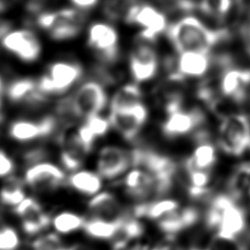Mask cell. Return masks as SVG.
I'll return each mask as SVG.
<instances>
[{
  "instance_id": "d6986e66",
  "label": "cell",
  "mask_w": 250,
  "mask_h": 250,
  "mask_svg": "<svg viewBox=\"0 0 250 250\" xmlns=\"http://www.w3.org/2000/svg\"><path fill=\"white\" fill-rule=\"evenodd\" d=\"M15 212L21 221L23 230L28 234L39 232L50 223V218L40 203L32 197H25L15 207Z\"/></svg>"
},
{
  "instance_id": "30bf717a",
  "label": "cell",
  "mask_w": 250,
  "mask_h": 250,
  "mask_svg": "<svg viewBox=\"0 0 250 250\" xmlns=\"http://www.w3.org/2000/svg\"><path fill=\"white\" fill-rule=\"evenodd\" d=\"M218 66L220 68L218 90L221 96L234 104H243L250 88V68L231 63Z\"/></svg>"
},
{
  "instance_id": "d590c367",
  "label": "cell",
  "mask_w": 250,
  "mask_h": 250,
  "mask_svg": "<svg viewBox=\"0 0 250 250\" xmlns=\"http://www.w3.org/2000/svg\"><path fill=\"white\" fill-rule=\"evenodd\" d=\"M17 0H0V13L6 12L9 10Z\"/></svg>"
},
{
  "instance_id": "9a60e30c",
  "label": "cell",
  "mask_w": 250,
  "mask_h": 250,
  "mask_svg": "<svg viewBox=\"0 0 250 250\" xmlns=\"http://www.w3.org/2000/svg\"><path fill=\"white\" fill-rule=\"evenodd\" d=\"M133 165L131 151L118 146H105L98 153L97 172L107 180H114L123 175Z\"/></svg>"
},
{
  "instance_id": "d4e9b609",
  "label": "cell",
  "mask_w": 250,
  "mask_h": 250,
  "mask_svg": "<svg viewBox=\"0 0 250 250\" xmlns=\"http://www.w3.org/2000/svg\"><path fill=\"white\" fill-rule=\"evenodd\" d=\"M143 102V92L137 83L121 86L110 100L109 110L129 107Z\"/></svg>"
},
{
  "instance_id": "52a82bcc",
  "label": "cell",
  "mask_w": 250,
  "mask_h": 250,
  "mask_svg": "<svg viewBox=\"0 0 250 250\" xmlns=\"http://www.w3.org/2000/svg\"><path fill=\"white\" fill-rule=\"evenodd\" d=\"M141 27L138 39L152 43L157 37L165 33L169 24L166 14L154 4L139 2L129 14L126 21Z\"/></svg>"
},
{
  "instance_id": "4fadbf2b",
  "label": "cell",
  "mask_w": 250,
  "mask_h": 250,
  "mask_svg": "<svg viewBox=\"0 0 250 250\" xmlns=\"http://www.w3.org/2000/svg\"><path fill=\"white\" fill-rule=\"evenodd\" d=\"M148 117L146 105L141 102L129 107L109 110V122L126 141H134Z\"/></svg>"
},
{
  "instance_id": "5bb4252c",
  "label": "cell",
  "mask_w": 250,
  "mask_h": 250,
  "mask_svg": "<svg viewBox=\"0 0 250 250\" xmlns=\"http://www.w3.org/2000/svg\"><path fill=\"white\" fill-rule=\"evenodd\" d=\"M205 122V115L199 108L184 109L183 107L169 112L161 124V132L168 139H176L195 133Z\"/></svg>"
},
{
  "instance_id": "7a4b0ae2",
  "label": "cell",
  "mask_w": 250,
  "mask_h": 250,
  "mask_svg": "<svg viewBox=\"0 0 250 250\" xmlns=\"http://www.w3.org/2000/svg\"><path fill=\"white\" fill-rule=\"evenodd\" d=\"M204 223L214 234L230 239H240L248 229L245 209L228 193L217 194L210 200Z\"/></svg>"
},
{
  "instance_id": "3957f363",
  "label": "cell",
  "mask_w": 250,
  "mask_h": 250,
  "mask_svg": "<svg viewBox=\"0 0 250 250\" xmlns=\"http://www.w3.org/2000/svg\"><path fill=\"white\" fill-rule=\"evenodd\" d=\"M218 145L227 154L239 156L250 147V118L245 113L223 116L218 127Z\"/></svg>"
},
{
  "instance_id": "ba28073f",
  "label": "cell",
  "mask_w": 250,
  "mask_h": 250,
  "mask_svg": "<svg viewBox=\"0 0 250 250\" xmlns=\"http://www.w3.org/2000/svg\"><path fill=\"white\" fill-rule=\"evenodd\" d=\"M87 43L104 63H113L119 59V34L109 22H93L88 28Z\"/></svg>"
},
{
  "instance_id": "f35d334b",
  "label": "cell",
  "mask_w": 250,
  "mask_h": 250,
  "mask_svg": "<svg viewBox=\"0 0 250 250\" xmlns=\"http://www.w3.org/2000/svg\"><path fill=\"white\" fill-rule=\"evenodd\" d=\"M6 225H7V224H6L5 220H4V219H3V217L0 215V229H3Z\"/></svg>"
},
{
  "instance_id": "836d02e7",
  "label": "cell",
  "mask_w": 250,
  "mask_h": 250,
  "mask_svg": "<svg viewBox=\"0 0 250 250\" xmlns=\"http://www.w3.org/2000/svg\"><path fill=\"white\" fill-rule=\"evenodd\" d=\"M47 150L43 147H36V148H32L29 151L25 152L24 154V159L25 161L31 165L40 161H43L46 156H47Z\"/></svg>"
},
{
  "instance_id": "7402d4cb",
  "label": "cell",
  "mask_w": 250,
  "mask_h": 250,
  "mask_svg": "<svg viewBox=\"0 0 250 250\" xmlns=\"http://www.w3.org/2000/svg\"><path fill=\"white\" fill-rule=\"evenodd\" d=\"M227 193L240 202L243 198H250V162L237 165L227 183Z\"/></svg>"
},
{
  "instance_id": "277c9868",
  "label": "cell",
  "mask_w": 250,
  "mask_h": 250,
  "mask_svg": "<svg viewBox=\"0 0 250 250\" xmlns=\"http://www.w3.org/2000/svg\"><path fill=\"white\" fill-rule=\"evenodd\" d=\"M84 16L75 9L63 8L53 12H42L36 17L38 26L57 41L76 37L84 25Z\"/></svg>"
},
{
  "instance_id": "f1b7e54d",
  "label": "cell",
  "mask_w": 250,
  "mask_h": 250,
  "mask_svg": "<svg viewBox=\"0 0 250 250\" xmlns=\"http://www.w3.org/2000/svg\"><path fill=\"white\" fill-rule=\"evenodd\" d=\"M208 250H248L244 242L241 239H230L225 238L216 234H213L209 245Z\"/></svg>"
},
{
  "instance_id": "4dcf8cb0",
  "label": "cell",
  "mask_w": 250,
  "mask_h": 250,
  "mask_svg": "<svg viewBox=\"0 0 250 250\" xmlns=\"http://www.w3.org/2000/svg\"><path fill=\"white\" fill-rule=\"evenodd\" d=\"M21 239L19 233L10 226H5L0 229V250H17Z\"/></svg>"
},
{
  "instance_id": "1f68e13d",
  "label": "cell",
  "mask_w": 250,
  "mask_h": 250,
  "mask_svg": "<svg viewBox=\"0 0 250 250\" xmlns=\"http://www.w3.org/2000/svg\"><path fill=\"white\" fill-rule=\"evenodd\" d=\"M32 250H65V248L57 234L48 233L33 241Z\"/></svg>"
},
{
  "instance_id": "603a6c76",
  "label": "cell",
  "mask_w": 250,
  "mask_h": 250,
  "mask_svg": "<svg viewBox=\"0 0 250 250\" xmlns=\"http://www.w3.org/2000/svg\"><path fill=\"white\" fill-rule=\"evenodd\" d=\"M103 178L97 172L90 170H76L67 179V184L74 190L86 194L96 195L103 187Z\"/></svg>"
},
{
  "instance_id": "74e56055",
  "label": "cell",
  "mask_w": 250,
  "mask_h": 250,
  "mask_svg": "<svg viewBox=\"0 0 250 250\" xmlns=\"http://www.w3.org/2000/svg\"><path fill=\"white\" fill-rule=\"evenodd\" d=\"M65 250H94V249L91 248L90 246L86 245V244L76 243V244H73V245L69 246L68 248H65Z\"/></svg>"
},
{
  "instance_id": "5b68a950",
  "label": "cell",
  "mask_w": 250,
  "mask_h": 250,
  "mask_svg": "<svg viewBox=\"0 0 250 250\" xmlns=\"http://www.w3.org/2000/svg\"><path fill=\"white\" fill-rule=\"evenodd\" d=\"M66 100L70 115L86 119L89 116L100 114L105 107L107 94L102 82L89 80L82 83Z\"/></svg>"
},
{
  "instance_id": "8992f818",
  "label": "cell",
  "mask_w": 250,
  "mask_h": 250,
  "mask_svg": "<svg viewBox=\"0 0 250 250\" xmlns=\"http://www.w3.org/2000/svg\"><path fill=\"white\" fill-rule=\"evenodd\" d=\"M83 75L80 63L72 61H57L48 66L37 81L39 90L45 95L62 94L69 90Z\"/></svg>"
},
{
  "instance_id": "d6a6232c",
  "label": "cell",
  "mask_w": 250,
  "mask_h": 250,
  "mask_svg": "<svg viewBox=\"0 0 250 250\" xmlns=\"http://www.w3.org/2000/svg\"><path fill=\"white\" fill-rule=\"evenodd\" d=\"M15 170L14 160L3 150H0V178L10 176Z\"/></svg>"
},
{
  "instance_id": "e0dca14e",
  "label": "cell",
  "mask_w": 250,
  "mask_h": 250,
  "mask_svg": "<svg viewBox=\"0 0 250 250\" xmlns=\"http://www.w3.org/2000/svg\"><path fill=\"white\" fill-rule=\"evenodd\" d=\"M56 125L54 116H45L37 121L20 119L10 124L8 132L13 140L25 143L50 136L56 130Z\"/></svg>"
},
{
  "instance_id": "6da1fadb",
  "label": "cell",
  "mask_w": 250,
  "mask_h": 250,
  "mask_svg": "<svg viewBox=\"0 0 250 250\" xmlns=\"http://www.w3.org/2000/svg\"><path fill=\"white\" fill-rule=\"evenodd\" d=\"M165 34L177 53H211L215 46L230 36L227 28L212 29L191 14H186L170 23Z\"/></svg>"
},
{
  "instance_id": "f546056e",
  "label": "cell",
  "mask_w": 250,
  "mask_h": 250,
  "mask_svg": "<svg viewBox=\"0 0 250 250\" xmlns=\"http://www.w3.org/2000/svg\"><path fill=\"white\" fill-rule=\"evenodd\" d=\"M84 124L90 129V131L94 134L96 138L104 136L111 127L108 117L105 118L101 116L100 114L87 117L85 119Z\"/></svg>"
},
{
  "instance_id": "ffe728a7",
  "label": "cell",
  "mask_w": 250,
  "mask_h": 250,
  "mask_svg": "<svg viewBox=\"0 0 250 250\" xmlns=\"http://www.w3.org/2000/svg\"><path fill=\"white\" fill-rule=\"evenodd\" d=\"M88 210L95 218L110 221H121L127 216L119 199L108 191H102L94 195L88 202Z\"/></svg>"
},
{
  "instance_id": "cb8c5ba5",
  "label": "cell",
  "mask_w": 250,
  "mask_h": 250,
  "mask_svg": "<svg viewBox=\"0 0 250 250\" xmlns=\"http://www.w3.org/2000/svg\"><path fill=\"white\" fill-rule=\"evenodd\" d=\"M123 220L110 221V220L92 217L90 220L85 221L83 229L87 235L95 239H100V240L115 239L120 232Z\"/></svg>"
},
{
  "instance_id": "44dd1931",
  "label": "cell",
  "mask_w": 250,
  "mask_h": 250,
  "mask_svg": "<svg viewBox=\"0 0 250 250\" xmlns=\"http://www.w3.org/2000/svg\"><path fill=\"white\" fill-rule=\"evenodd\" d=\"M6 93L11 102L28 104H40L44 103L47 98V95L39 90L37 82L28 77L18 78L12 81Z\"/></svg>"
},
{
  "instance_id": "ab89813d",
  "label": "cell",
  "mask_w": 250,
  "mask_h": 250,
  "mask_svg": "<svg viewBox=\"0 0 250 250\" xmlns=\"http://www.w3.org/2000/svg\"><path fill=\"white\" fill-rule=\"evenodd\" d=\"M3 88H4V84H3V80H2V77L0 76V97L2 95V92H3Z\"/></svg>"
},
{
  "instance_id": "8d00e7d4",
  "label": "cell",
  "mask_w": 250,
  "mask_h": 250,
  "mask_svg": "<svg viewBox=\"0 0 250 250\" xmlns=\"http://www.w3.org/2000/svg\"><path fill=\"white\" fill-rule=\"evenodd\" d=\"M241 31H242V35L244 36V38L247 42V46L250 47V21L248 22V24H246V25H244V27H242Z\"/></svg>"
},
{
  "instance_id": "2e32d148",
  "label": "cell",
  "mask_w": 250,
  "mask_h": 250,
  "mask_svg": "<svg viewBox=\"0 0 250 250\" xmlns=\"http://www.w3.org/2000/svg\"><path fill=\"white\" fill-rule=\"evenodd\" d=\"M64 181L63 171L49 161L31 164L24 173V182L36 191H52L60 188Z\"/></svg>"
},
{
  "instance_id": "e575fe53",
  "label": "cell",
  "mask_w": 250,
  "mask_h": 250,
  "mask_svg": "<svg viewBox=\"0 0 250 250\" xmlns=\"http://www.w3.org/2000/svg\"><path fill=\"white\" fill-rule=\"evenodd\" d=\"M73 6L82 11H88L98 5L100 0H69Z\"/></svg>"
},
{
  "instance_id": "8fae6325",
  "label": "cell",
  "mask_w": 250,
  "mask_h": 250,
  "mask_svg": "<svg viewBox=\"0 0 250 250\" xmlns=\"http://www.w3.org/2000/svg\"><path fill=\"white\" fill-rule=\"evenodd\" d=\"M2 47L22 62H33L41 55V42L33 31L26 28L7 30L1 37Z\"/></svg>"
},
{
  "instance_id": "60d3db41",
  "label": "cell",
  "mask_w": 250,
  "mask_h": 250,
  "mask_svg": "<svg viewBox=\"0 0 250 250\" xmlns=\"http://www.w3.org/2000/svg\"><path fill=\"white\" fill-rule=\"evenodd\" d=\"M189 250H208L207 248L205 249V248H197V247H192V248H190Z\"/></svg>"
},
{
  "instance_id": "4316f807",
  "label": "cell",
  "mask_w": 250,
  "mask_h": 250,
  "mask_svg": "<svg viewBox=\"0 0 250 250\" xmlns=\"http://www.w3.org/2000/svg\"><path fill=\"white\" fill-rule=\"evenodd\" d=\"M25 197L23 184L16 177L8 178L0 189V200L5 205L16 207Z\"/></svg>"
},
{
  "instance_id": "484cf974",
  "label": "cell",
  "mask_w": 250,
  "mask_h": 250,
  "mask_svg": "<svg viewBox=\"0 0 250 250\" xmlns=\"http://www.w3.org/2000/svg\"><path fill=\"white\" fill-rule=\"evenodd\" d=\"M140 0H104L103 13L104 17L112 21H126L129 14Z\"/></svg>"
},
{
  "instance_id": "7c38bea8",
  "label": "cell",
  "mask_w": 250,
  "mask_h": 250,
  "mask_svg": "<svg viewBox=\"0 0 250 250\" xmlns=\"http://www.w3.org/2000/svg\"><path fill=\"white\" fill-rule=\"evenodd\" d=\"M159 58L152 43L138 39L129 54V70L135 83L151 80L158 72Z\"/></svg>"
},
{
  "instance_id": "9c48e42d",
  "label": "cell",
  "mask_w": 250,
  "mask_h": 250,
  "mask_svg": "<svg viewBox=\"0 0 250 250\" xmlns=\"http://www.w3.org/2000/svg\"><path fill=\"white\" fill-rule=\"evenodd\" d=\"M214 57L211 53L182 52L176 58L168 59L166 68L168 77L185 80L205 76L213 65Z\"/></svg>"
},
{
  "instance_id": "ac0fdd59",
  "label": "cell",
  "mask_w": 250,
  "mask_h": 250,
  "mask_svg": "<svg viewBox=\"0 0 250 250\" xmlns=\"http://www.w3.org/2000/svg\"><path fill=\"white\" fill-rule=\"evenodd\" d=\"M194 140L196 145L191 154L185 160L184 167L212 171L217 162V147L211 141L210 134L201 128L194 133Z\"/></svg>"
},
{
  "instance_id": "83f0119b",
  "label": "cell",
  "mask_w": 250,
  "mask_h": 250,
  "mask_svg": "<svg viewBox=\"0 0 250 250\" xmlns=\"http://www.w3.org/2000/svg\"><path fill=\"white\" fill-rule=\"evenodd\" d=\"M85 219L83 217L69 211L59 213L52 221L54 229L61 233H69L79 229H83Z\"/></svg>"
}]
</instances>
